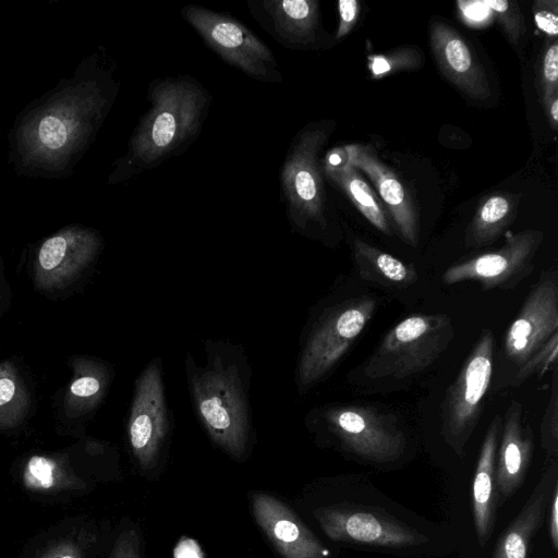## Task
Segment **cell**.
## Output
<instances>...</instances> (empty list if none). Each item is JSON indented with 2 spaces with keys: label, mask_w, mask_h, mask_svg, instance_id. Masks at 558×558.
I'll return each mask as SVG.
<instances>
[{
  "label": "cell",
  "mask_w": 558,
  "mask_h": 558,
  "mask_svg": "<svg viewBox=\"0 0 558 558\" xmlns=\"http://www.w3.org/2000/svg\"><path fill=\"white\" fill-rule=\"evenodd\" d=\"M545 111L547 113L549 124L553 131L557 130L558 124V96L553 97L544 105Z\"/></svg>",
  "instance_id": "cell-37"
},
{
  "label": "cell",
  "mask_w": 558,
  "mask_h": 558,
  "mask_svg": "<svg viewBox=\"0 0 558 558\" xmlns=\"http://www.w3.org/2000/svg\"><path fill=\"white\" fill-rule=\"evenodd\" d=\"M182 15L228 63L256 80L281 81L270 49L232 16L199 5L184 7Z\"/></svg>",
  "instance_id": "cell-8"
},
{
  "label": "cell",
  "mask_w": 558,
  "mask_h": 558,
  "mask_svg": "<svg viewBox=\"0 0 558 558\" xmlns=\"http://www.w3.org/2000/svg\"><path fill=\"white\" fill-rule=\"evenodd\" d=\"M322 418L342 449L366 461L390 463L405 450L407 438L396 416L375 407H329Z\"/></svg>",
  "instance_id": "cell-7"
},
{
  "label": "cell",
  "mask_w": 558,
  "mask_h": 558,
  "mask_svg": "<svg viewBox=\"0 0 558 558\" xmlns=\"http://www.w3.org/2000/svg\"><path fill=\"white\" fill-rule=\"evenodd\" d=\"M377 300L359 295L325 307L311 325L300 351L295 380L300 392L319 383L361 336Z\"/></svg>",
  "instance_id": "cell-5"
},
{
  "label": "cell",
  "mask_w": 558,
  "mask_h": 558,
  "mask_svg": "<svg viewBox=\"0 0 558 558\" xmlns=\"http://www.w3.org/2000/svg\"><path fill=\"white\" fill-rule=\"evenodd\" d=\"M151 108L130 145V155L142 168L149 167L192 137L202 121L207 94L187 78L162 81L150 89Z\"/></svg>",
  "instance_id": "cell-3"
},
{
  "label": "cell",
  "mask_w": 558,
  "mask_h": 558,
  "mask_svg": "<svg viewBox=\"0 0 558 558\" xmlns=\"http://www.w3.org/2000/svg\"><path fill=\"white\" fill-rule=\"evenodd\" d=\"M0 299H1V291H0Z\"/></svg>",
  "instance_id": "cell-39"
},
{
  "label": "cell",
  "mask_w": 558,
  "mask_h": 558,
  "mask_svg": "<svg viewBox=\"0 0 558 558\" xmlns=\"http://www.w3.org/2000/svg\"><path fill=\"white\" fill-rule=\"evenodd\" d=\"M429 41L440 72L458 90L474 100L492 96L485 69L460 33L445 22L434 21Z\"/></svg>",
  "instance_id": "cell-16"
},
{
  "label": "cell",
  "mask_w": 558,
  "mask_h": 558,
  "mask_svg": "<svg viewBox=\"0 0 558 558\" xmlns=\"http://www.w3.org/2000/svg\"><path fill=\"white\" fill-rule=\"evenodd\" d=\"M342 148L347 161L372 182L377 197L387 210L401 239L411 246H417L420 215L405 182L381 161L371 145L349 144Z\"/></svg>",
  "instance_id": "cell-14"
},
{
  "label": "cell",
  "mask_w": 558,
  "mask_h": 558,
  "mask_svg": "<svg viewBox=\"0 0 558 558\" xmlns=\"http://www.w3.org/2000/svg\"><path fill=\"white\" fill-rule=\"evenodd\" d=\"M168 429L161 364L154 360L136 380L128 423L130 446L142 470L156 465Z\"/></svg>",
  "instance_id": "cell-12"
},
{
  "label": "cell",
  "mask_w": 558,
  "mask_h": 558,
  "mask_svg": "<svg viewBox=\"0 0 558 558\" xmlns=\"http://www.w3.org/2000/svg\"><path fill=\"white\" fill-rule=\"evenodd\" d=\"M329 130L307 126L295 138L283 163L281 182L290 215L295 223L305 227L317 222L325 227V190L318 155Z\"/></svg>",
  "instance_id": "cell-9"
},
{
  "label": "cell",
  "mask_w": 558,
  "mask_h": 558,
  "mask_svg": "<svg viewBox=\"0 0 558 558\" xmlns=\"http://www.w3.org/2000/svg\"><path fill=\"white\" fill-rule=\"evenodd\" d=\"M132 532L133 530L125 531L118 536L110 558H128Z\"/></svg>",
  "instance_id": "cell-36"
},
{
  "label": "cell",
  "mask_w": 558,
  "mask_h": 558,
  "mask_svg": "<svg viewBox=\"0 0 558 558\" xmlns=\"http://www.w3.org/2000/svg\"><path fill=\"white\" fill-rule=\"evenodd\" d=\"M98 235L81 227H68L46 239L37 252L35 282L40 289L70 284L92 263L99 248Z\"/></svg>",
  "instance_id": "cell-15"
},
{
  "label": "cell",
  "mask_w": 558,
  "mask_h": 558,
  "mask_svg": "<svg viewBox=\"0 0 558 558\" xmlns=\"http://www.w3.org/2000/svg\"><path fill=\"white\" fill-rule=\"evenodd\" d=\"M558 482V464L553 461L543 472L527 501L498 538L493 558H527L532 539L542 526L554 485Z\"/></svg>",
  "instance_id": "cell-20"
},
{
  "label": "cell",
  "mask_w": 558,
  "mask_h": 558,
  "mask_svg": "<svg viewBox=\"0 0 558 558\" xmlns=\"http://www.w3.org/2000/svg\"><path fill=\"white\" fill-rule=\"evenodd\" d=\"M39 558H82L80 546L70 538L51 544Z\"/></svg>",
  "instance_id": "cell-34"
},
{
  "label": "cell",
  "mask_w": 558,
  "mask_h": 558,
  "mask_svg": "<svg viewBox=\"0 0 558 558\" xmlns=\"http://www.w3.org/2000/svg\"><path fill=\"white\" fill-rule=\"evenodd\" d=\"M536 26L549 38L558 35V2L557 0H538L533 5Z\"/></svg>",
  "instance_id": "cell-32"
},
{
  "label": "cell",
  "mask_w": 558,
  "mask_h": 558,
  "mask_svg": "<svg viewBox=\"0 0 558 558\" xmlns=\"http://www.w3.org/2000/svg\"><path fill=\"white\" fill-rule=\"evenodd\" d=\"M324 533L332 541L403 548L427 542L411 526L378 509L335 506L315 510Z\"/></svg>",
  "instance_id": "cell-11"
},
{
  "label": "cell",
  "mask_w": 558,
  "mask_h": 558,
  "mask_svg": "<svg viewBox=\"0 0 558 558\" xmlns=\"http://www.w3.org/2000/svg\"><path fill=\"white\" fill-rule=\"evenodd\" d=\"M542 448L548 458L557 461L558 456V378L555 369L551 383L550 399L541 424Z\"/></svg>",
  "instance_id": "cell-29"
},
{
  "label": "cell",
  "mask_w": 558,
  "mask_h": 558,
  "mask_svg": "<svg viewBox=\"0 0 558 558\" xmlns=\"http://www.w3.org/2000/svg\"><path fill=\"white\" fill-rule=\"evenodd\" d=\"M543 239L544 232L534 229L514 233L497 251L451 265L442 274V281L446 284L475 281L483 291L512 289L533 272Z\"/></svg>",
  "instance_id": "cell-10"
},
{
  "label": "cell",
  "mask_w": 558,
  "mask_h": 558,
  "mask_svg": "<svg viewBox=\"0 0 558 558\" xmlns=\"http://www.w3.org/2000/svg\"><path fill=\"white\" fill-rule=\"evenodd\" d=\"M558 332V275L544 270L509 326L502 343L506 357L518 368Z\"/></svg>",
  "instance_id": "cell-13"
},
{
  "label": "cell",
  "mask_w": 558,
  "mask_h": 558,
  "mask_svg": "<svg viewBox=\"0 0 558 558\" xmlns=\"http://www.w3.org/2000/svg\"><path fill=\"white\" fill-rule=\"evenodd\" d=\"M501 424L502 417L496 414L486 429L472 482L471 506L481 547H485L493 534L498 509L495 472Z\"/></svg>",
  "instance_id": "cell-19"
},
{
  "label": "cell",
  "mask_w": 558,
  "mask_h": 558,
  "mask_svg": "<svg viewBox=\"0 0 558 558\" xmlns=\"http://www.w3.org/2000/svg\"><path fill=\"white\" fill-rule=\"evenodd\" d=\"M204 366L186 355V374L196 414L211 440L235 459L245 456L252 434L248 367L240 349L206 344Z\"/></svg>",
  "instance_id": "cell-1"
},
{
  "label": "cell",
  "mask_w": 558,
  "mask_h": 558,
  "mask_svg": "<svg viewBox=\"0 0 558 558\" xmlns=\"http://www.w3.org/2000/svg\"><path fill=\"white\" fill-rule=\"evenodd\" d=\"M495 338L484 329L465 359L441 404V436L446 444L463 457L464 448L482 413V402L493 374Z\"/></svg>",
  "instance_id": "cell-6"
},
{
  "label": "cell",
  "mask_w": 558,
  "mask_h": 558,
  "mask_svg": "<svg viewBox=\"0 0 558 558\" xmlns=\"http://www.w3.org/2000/svg\"><path fill=\"white\" fill-rule=\"evenodd\" d=\"M558 352V332L535 351L519 368L513 386H521L532 375L543 374L551 364H556Z\"/></svg>",
  "instance_id": "cell-30"
},
{
  "label": "cell",
  "mask_w": 558,
  "mask_h": 558,
  "mask_svg": "<svg viewBox=\"0 0 558 558\" xmlns=\"http://www.w3.org/2000/svg\"><path fill=\"white\" fill-rule=\"evenodd\" d=\"M539 87L543 105L558 96V40L550 38L539 63Z\"/></svg>",
  "instance_id": "cell-31"
},
{
  "label": "cell",
  "mask_w": 558,
  "mask_h": 558,
  "mask_svg": "<svg viewBox=\"0 0 558 558\" xmlns=\"http://www.w3.org/2000/svg\"><path fill=\"white\" fill-rule=\"evenodd\" d=\"M324 171L374 228L387 235L391 234V228L379 198L361 172L347 161L345 154L344 158H340L337 148L328 153Z\"/></svg>",
  "instance_id": "cell-21"
},
{
  "label": "cell",
  "mask_w": 558,
  "mask_h": 558,
  "mask_svg": "<svg viewBox=\"0 0 558 558\" xmlns=\"http://www.w3.org/2000/svg\"><path fill=\"white\" fill-rule=\"evenodd\" d=\"M483 4L494 13L511 45L517 46L526 32L524 15L518 2L510 0H485Z\"/></svg>",
  "instance_id": "cell-28"
},
{
  "label": "cell",
  "mask_w": 558,
  "mask_h": 558,
  "mask_svg": "<svg viewBox=\"0 0 558 558\" xmlns=\"http://www.w3.org/2000/svg\"><path fill=\"white\" fill-rule=\"evenodd\" d=\"M353 256L360 277L366 281L403 289L417 280V272L412 264H407L361 239L353 242Z\"/></svg>",
  "instance_id": "cell-24"
},
{
  "label": "cell",
  "mask_w": 558,
  "mask_h": 558,
  "mask_svg": "<svg viewBox=\"0 0 558 558\" xmlns=\"http://www.w3.org/2000/svg\"><path fill=\"white\" fill-rule=\"evenodd\" d=\"M26 410V393L9 364L0 365V427L15 425Z\"/></svg>",
  "instance_id": "cell-25"
},
{
  "label": "cell",
  "mask_w": 558,
  "mask_h": 558,
  "mask_svg": "<svg viewBox=\"0 0 558 558\" xmlns=\"http://www.w3.org/2000/svg\"><path fill=\"white\" fill-rule=\"evenodd\" d=\"M519 202V195L507 192L486 196L466 228L465 246L481 248L498 240L514 221Z\"/></svg>",
  "instance_id": "cell-23"
},
{
  "label": "cell",
  "mask_w": 558,
  "mask_h": 558,
  "mask_svg": "<svg viewBox=\"0 0 558 558\" xmlns=\"http://www.w3.org/2000/svg\"><path fill=\"white\" fill-rule=\"evenodd\" d=\"M257 524L283 558H327L329 551L279 499L263 493L252 496Z\"/></svg>",
  "instance_id": "cell-17"
},
{
  "label": "cell",
  "mask_w": 558,
  "mask_h": 558,
  "mask_svg": "<svg viewBox=\"0 0 558 558\" xmlns=\"http://www.w3.org/2000/svg\"><path fill=\"white\" fill-rule=\"evenodd\" d=\"M24 483L28 488L36 490L66 487L72 484L77 486V481L69 477L57 461L41 456H34L28 460L24 470Z\"/></svg>",
  "instance_id": "cell-26"
},
{
  "label": "cell",
  "mask_w": 558,
  "mask_h": 558,
  "mask_svg": "<svg viewBox=\"0 0 558 558\" xmlns=\"http://www.w3.org/2000/svg\"><path fill=\"white\" fill-rule=\"evenodd\" d=\"M360 2L356 0H340L338 2L339 25L336 38L347 36L355 26L360 15Z\"/></svg>",
  "instance_id": "cell-33"
},
{
  "label": "cell",
  "mask_w": 558,
  "mask_h": 558,
  "mask_svg": "<svg viewBox=\"0 0 558 558\" xmlns=\"http://www.w3.org/2000/svg\"><path fill=\"white\" fill-rule=\"evenodd\" d=\"M264 11L276 36L291 46H305L315 39L318 26V2L315 0H268Z\"/></svg>",
  "instance_id": "cell-22"
},
{
  "label": "cell",
  "mask_w": 558,
  "mask_h": 558,
  "mask_svg": "<svg viewBox=\"0 0 558 558\" xmlns=\"http://www.w3.org/2000/svg\"><path fill=\"white\" fill-rule=\"evenodd\" d=\"M107 384V375L102 367L88 366L73 380L70 386V404L74 408L89 409L101 398Z\"/></svg>",
  "instance_id": "cell-27"
},
{
  "label": "cell",
  "mask_w": 558,
  "mask_h": 558,
  "mask_svg": "<svg viewBox=\"0 0 558 558\" xmlns=\"http://www.w3.org/2000/svg\"><path fill=\"white\" fill-rule=\"evenodd\" d=\"M445 314H414L396 324L360 367L369 381H398L430 366L453 339Z\"/></svg>",
  "instance_id": "cell-4"
},
{
  "label": "cell",
  "mask_w": 558,
  "mask_h": 558,
  "mask_svg": "<svg viewBox=\"0 0 558 558\" xmlns=\"http://www.w3.org/2000/svg\"><path fill=\"white\" fill-rule=\"evenodd\" d=\"M534 451L533 430L523 418V407L511 400L502 420L496 454L498 507L524 483Z\"/></svg>",
  "instance_id": "cell-18"
},
{
  "label": "cell",
  "mask_w": 558,
  "mask_h": 558,
  "mask_svg": "<svg viewBox=\"0 0 558 558\" xmlns=\"http://www.w3.org/2000/svg\"><path fill=\"white\" fill-rule=\"evenodd\" d=\"M548 533L555 550L558 549V482L554 485L548 501Z\"/></svg>",
  "instance_id": "cell-35"
},
{
  "label": "cell",
  "mask_w": 558,
  "mask_h": 558,
  "mask_svg": "<svg viewBox=\"0 0 558 558\" xmlns=\"http://www.w3.org/2000/svg\"><path fill=\"white\" fill-rule=\"evenodd\" d=\"M109 105L93 78L72 83L33 110L21 123L17 144L32 167L57 170L85 146Z\"/></svg>",
  "instance_id": "cell-2"
},
{
  "label": "cell",
  "mask_w": 558,
  "mask_h": 558,
  "mask_svg": "<svg viewBox=\"0 0 558 558\" xmlns=\"http://www.w3.org/2000/svg\"><path fill=\"white\" fill-rule=\"evenodd\" d=\"M128 558H141L140 555V541L137 534L133 531L130 545H129V553Z\"/></svg>",
  "instance_id": "cell-38"
}]
</instances>
